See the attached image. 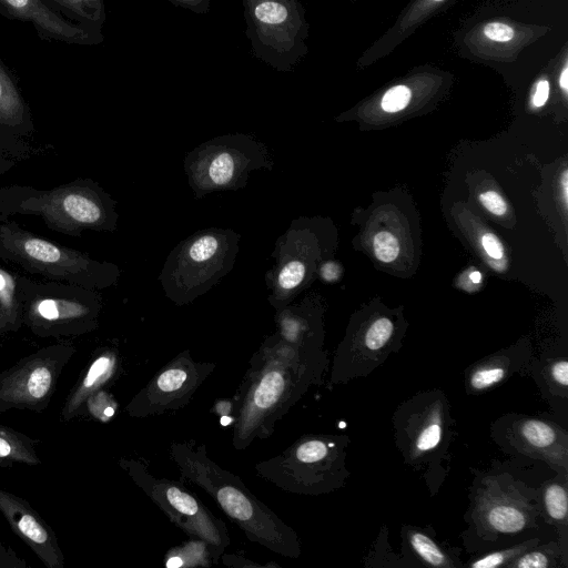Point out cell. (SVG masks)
<instances>
[{
    "label": "cell",
    "mask_w": 568,
    "mask_h": 568,
    "mask_svg": "<svg viewBox=\"0 0 568 568\" xmlns=\"http://www.w3.org/2000/svg\"><path fill=\"white\" fill-rule=\"evenodd\" d=\"M326 359L321 349L303 348L276 332L252 355L232 399V445L242 450L266 439L312 385L321 382Z\"/></svg>",
    "instance_id": "6da1fadb"
},
{
    "label": "cell",
    "mask_w": 568,
    "mask_h": 568,
    "mask_svg": "<svg viewBox=\"0 0 568 568\" xmlns=\"http://www.w3.org/2000/svg\"><path fill=\"white\" fill-rule=\"evenodd\" d=\"M170 458L180 477L202 488L248 540L286 558L297 559V532L254 496L242 479L210 458L206 446L194 440L173 442Z\"/></svg>",
    "instance_id": "7a4b0ae2"
},
{
    "label": "cell",
    "mask_w": 568,
    "mask_h": 568,
    "mask_svg": "<svg viewBox=\"0 0 568 568\" xmlns=\"http://www.w3.org/2000/svg\"><path fill=\"white\" fill-rule=\"evenodd\" d=\"M240 239L232 229L212 226L181 241L159 275L165 297L184 306L209 292L233 270Z\"/></svg>",
    "instance_id": "3957f363"
},
{
    "label": "cell",
    "mask_w": 568,
    "mask_h": 568,
    "mask_svg": "<svg viewBox=\"0 0 568 568\" xmlns=\"http://www.w3.org/2000/svg\"><path fill=\"white\" fill-rule=\"evenodd\" d=\"M267 146L250 134H225L207 140L186 153L183 169L187 183L200 200L220 191L244 189L251 172L272 170Z\"/></svg>",
    "instance_id": "277c9868"
},
{
    "label": "cell",
    "mask_w": 568,
    "mask_h": 568,
    "mask_svg": "<svg viewBox=\"0 0 568 568\" xmlns=\"http://www.w3.org/2000/svg\"><path fill=\"white\" fill-rule=\"evenodd\" d=\"M344 444L342 437L305 434L254 468L260 477L284 491L324 494L341 485Z\"/></svg>",
    "instance_id": "5b68a950"
},
{
    "label": "cell",
    "mask_w": 568,
    "mask_h": 568,
    "mask_svg": "<svg viewBox=\"0 0 568 568\" xmlns=\"http://www.w3.org/2000/svg\"><path fill=\"white\" fill-rule=\"evenodd\" d=\"M120 464L172 524L206 544L213 564L221 559L230 545L226 525L196 495L180 481L154 477L140 460L122 459Z\"/></svg>",
    "instance_id": "8992f818"
},
{
    "label": "cell",
    "mask_w": 568,
    "mask_h": 568,
    "mask_svg": "<svg viewBox=\"0 0 568 568\" xmlns=\"http://www.w3.org/2000/svg\"><path fill=\"white\" fill-rule=\"evenodd\" d=\"M74 352L70 344L51 345L1 372L0 413L10 409L44 410Z\"/></svg>",
    "instance_id": "52a82bcc"
},
{
    "label": "cell",
    "mask_w": 568,
    "mask_h": 568,
    "mask_svg": "<svg viewBox=\"0 0 568 568\" xmlns=\"http://www.w3.org/2000/svg\"><path fill=\"white\" fill-rule=\"evenodd\" d=\"M212 362H197L189 349L180 352L128 403L131 417L158 416L185 407L206 378L215 371Z\"/></svg>",
    "instance_id": "ba28073f"
},
{
    "label": "cell",
    "mask_w": 568,
    "mask_h": 568,
    "mask_svg": "<svg viewBox=\"0 0 568 568\" xmlns=\"http://www.w3.org/2000/svg\"><path fill=\"white\" fill-rule=\"evenodd\" d=\"M314 235L312 222L298 217L292 220L277 237L271 254L275 262L265 275L268 303L275 311L292 303L311 282L315 261Z\"/></svg>",
    "instance_id": "9c48e42d"
},
{
    "label": "cell",
    "mask_w": 568,
    "mask_h": 568,
    "mask_svg": "<svg viewBox=\"0 0 568 568\" xmlns=\"http://www.w3.org/2000/svg\"><path fill=\"white\" fill-rule=\"evenodd\" d=\"M62 230H113L118 214L113 201L100 189L89 185L64 186L21 204Z\"/></svg>",
    "instance_id": "30bf717a"
},
{
    "label": "cell",
    "mask_w": 568,
    "mask_h": 568,
    "mask_svg": "<svg viewBox=\"0 0 568 568\" xmlns=\"http://www.w3.org/2000/svg\"><path fill=\"white\" fill-rule=\"evenodd\" d=\"M0 16L32 24L39 39L74 45H93L103 40L100 29L72 23L51 10L43 0H0Z\"/></svg>",
    "instance_id": "8fae6325"
},
{
    "label": "cell",
    "mask_w": 568,
    "mask_h": 568,
    "mask_svg": "<svg viewBox=\"0 0 568 568\" xmlns=\"http://www.w3.org/2000/svg\"><path fill=\"white\" fill-rule=\"evenodd\" d=\"M0 511L14 534L47 568L64 567V556L54 531L27 500L0 487Z\"/></svg>",
    "instance_id": "7c38bea8"
},
{
    "label": "cell",
    "mask_w": 568,
    "mask_h": 568,
    "mask_svg": "<svg viewBox=\"0 0 568 568\" xmlns=\"http://www.w3.org/2000/svg\"><path fill=\"white\" fill-rule=\"evenodd\" d=\"M0 235L10 252L44 271L65 274L88 271L89 267L98 265L82 254L67 251L28 233L2 227Z\"/></svg>",
    "instance_id": "4fadbf2b"
},
{
    "label": "cell",
    "mask_w": 568,
    "mask_h": 568,
    "mask_svg": "<svg viewBox=\"0 0 568 568\" xmlns=\"http://www.w3.org/2000/svg\"><path fill=\"white\" fill-rule=\"evenodd\" d=\"M120 357L115 349H102L92 359L84 375L71 389L62 406L61 419L68 422L78 416L84 408L88 398L101 390L103 386L113 379L118 373Z\"/></svg>",
    "instance_id": "5bb4252c"
},
{
    "label": "cell",
    "mask_w": 568,
    "mask_h": 568,
    "mask_svg": "<svg viewBox=\"0 0 568 568\" xmlns=\"http://www.w3.org/2000/svg\"><path fill=\"white\" fill-rule=\"evenodd\" d=\"M275 312L276 333L284 341L303 348L321 349L320 323L310 298L300 304L290 303Z\"/></svg>",
    "instance_id": "9a60e30c"
},
{
    "label": "cell",
    "mask_w": 568,
    "mask_h": 568,
    "mask_svg": "<svg viewBox=\"0 0 568 568\" xmlns=\"http://www.w3.org/2000/svg\"><path fill=\"white\" fill-rule=\"evenodd\" d=\"M29 122V108L14 72L0 57V125L17 128Z\"/></svg>",
    "instance_id": "2e32d148"
},
{
    "label": "cell",
    "mask_w": 568,
    "mask_h": 568,
    "mask_svg": "<svg viewBox=\"0 0 568 568\" xmlns=\"http://www.w3.org/2000/svg\"><path fill=\"white\" fill-rule=\"evenodd\" d=\"M41 463L36 440L11 427L0 425V467L16 464L36 466Z\"/></svg>",
    "instance_id": "e0dca14e"
},
{
    "label": "cell",
    "mask_w": 568,
    "mask_h": 568,
    "mask_svg": "<svg viewBox=\"0 0 568 568\" xmlns=\"http://www.w3.org/2000/svg\"><path fill=\"white\" fill-rule=\"evenodd\" d=\"M65 20L88 28L101 29L105 20L103 0H43Z\"/></svg>",
    "instance_id": "ac0fdd59"
},
{
    "label": "cell",
    "mask_w": 568,
    "mask_h": 568,
    "mask_svg": "<svg viewBox=\"0 0 568 568\" xmlns=\"http://www.w3.org/2000/svg\"><path fill=\"white\" fill-rule=\"evenodd\" d=\"M484 519L491 530L504 534L518 532L528 521L523 507L507 500L490 503L484 510Z\"/></svg>",
    "instance_id": "d6986e66"
},
{
    "label": "cell",
    "mask_w": 568,
    "mask_h": 568,
    "mask_svg": "<svg viewBox=\"0 0 568 568\" xmlns=\"http://www.w3.org/2000/svg\"><path fill=\"white\" fill-rule=\"evenodd\" d=\"M213 562L206 544L200 539L192 538L183 547L173 548L166 556L168 567L186 566H210Z\"/></svg>",
    "instance_id": "ffe728a7"
},
{
    "label": "cell",
    "mask_w": 568,
    "mask_h": 568,
    "mask_svg": "<svg viewBox=\"0 0 568 568\" xmlns=\"http://www.w3.org/2000/svg\"><path fill=\"white\" fill-rule=\"evenodd\" d=\"M37 314L45 321L58 322L89 316L91 310L78 302L47 298L38 303Z\"/></svg>",
    "instance_id": "44dd1931"
},
{
    "label": "cell",
    "mask_w": 568,
    "mask_h": 568,
    "mask_svg": "<svg viewBox=\"0 0 568 568\" xmlns=\"http://www.w3.org/2000/svg\"><path fill=\"white\" fill-rule=\"evenodd\" d=\"M409 544L425 564L434 567L450 566L445 552L427 535L419 531L412 532Z\"/></svg>",
    "instance_id": "7402d4cb"
},
{
    "label": "cell",
    "mask_w": 568,
    "mask_h": 568,
    "mask_svg": "<svg viewBox=\"0 0 568 568\" xmlns=\"http://www.w3.org/2000/svg\"><path fill=\"white\" fill-rule=\"evenodd\" d=\"M519 434L528 445L541 449L556 442L557 434L547 423L537 419H527L519 426Z\"/></svg>",
    "instance_id": "603a6c76"
},
{
    "label": "cell",
    "mask_w": 568,
    "mask_h": 568,
    "mask_svg": "<svg viewBox=\"0 0 568 568\" xmlns=\"http://www.w3.org/2000/svg\"><path fill=\"white\" fill-rule=\"evenodd\" d=\"M505 366L495 361L474 369L469 376V386L473 390H484L501 382L506 375Z\"/></svg>",
    "instance_id": "cb8c5ba5"
},
{
    "label": "cell",
    "mask_w": 568,
    "mask_h": 568,
    "mask_svg": "<svg viewBox=\"0 0 568 568\" xmlns=\"http://www.w3.org/2000/svg\"><path fill=\"white\" fill-rule=\"evenodd\" d=\"M442 440V424L436 417L424 420L414 437V447L418 453L434 450Z\"/></svg>",
    "instance_id": "d4e9b609"
},
{
    "label": "cell",
    "mask_w": 568,
    "mask_h": 568,
    "mask_svg": "<svg viewBox=\"0 0 568 568\" xmlns=\"http://www.w3.org/2000/svg\"><path fill=\"white\" fill-rule=\"evenodd\" d=\"M393 328V323L387 317L374 321L365 334L364 345L366 349L369 352L382 349L388 343Z\"/></svg>",
    "instance_id": "484cf974"
},
{
    "label": "cell",
    "mask_w": 568,
    "mask_h": 568,
    "mask_svg": "<svg viewBox=\"0 0 568 568\" xmlns=\"http://www.w3.org/2000/svg\"><path fill=\"white\" fill-rule=\"evenodd\" d=\"M254 17L264 26H277L287 20V8L277 0H263L254 8Z\"/></svg>",
    "instance_id": "4316f807"
},
{
    "label": "cell",
    "mask_w": 568,
    "mask_h": 568,
    "mask_svg": "<svg viewBox=\"0 0 568 568\" xmlns=\"http://www.w3.org/2000/svg\"><path fill=\"white\" fill-rule=\"evenodd\" d=\"M545 507L554 520H564L567 517V493L558 484L549 485L544 495Z\"/></svg>",
    "instance_id": "83f0119b"
},
{
    "label": "cell",
    "mask_w": 568,
    "mask_h": 568,
    "mask_svg": "<svg viewBox=\"0 0 568 568\" xmlns=\"http://www.w3.org/2000/svg\"><path fill=\"white\" fill-rule=\"evenodd\" d=\"M373 247L375 256L384 263L395 261L399 253L398 240L387 231H382L375 235Z\"/></svg>",
    "instance_id": "f1b7e54d"
},
{
    "label": "cell",
    "mask_w": 568,
    "mask_h": 568,
    "mask_svg": "<svg viewBox=\"0 0 568 568\" xmlns=\"http://www.w3.org/2000/svg\"><path fill=\"white\" fill-rule=\"evenodd\" d=\"M84 406L91 416L101 422L109 420L115 412L112 398L102 389L90 396Z\"/></svg>",
    "instance_id": "f546056e"
},
{
    "label": "cell",
    "mask_w": 568,
    "mask_h": 568,
    "mask_svg": "<svg viewBox=\"0 0 568 568\" xmlns=\"http://www.w3.org/2000/svg\"><path fill=\"white\" fill-rule=\"evenodd\" d=\"M410 100V90L405 85H396L382 98V109L385 112H398L407 106Z\"/></svg>",
    "instance_id": "4dcf8cb0"
},
{
    "label": "cell",
    "mask_w": 568,
    "mask_h": 568,
    "mask_svg": "<svg viewBox=\"0 0 568 568\" xmlns=\"http://www.w3.org/2000/svg\"><path fill=\"white\" fill-rule=\"evenodd\" d=\"M526 546H518L503 551L488 554L470 564L474 568H487L504 565L508 559L518 556Z\"/></svg>",
    "instance_id": "1f68e13d"
},
{
    "label": "cell",
    "mask_w": 568,
    "mask_h": 568,
    "mask_svg": "<svg viewBox=\"0 0 568 568\" xmlns=\"http://www.w3.org/2000/svg\"><path fill=\"white\" fill-rule=\"evenodd\" d=\"M481 204L495 215H504L507 212V205L504 199L495 191H485L479 194Z\"/></svg>",
    "instance_id": "d6a6232c"
},
{
    "label": "cell",
    "mask_w": 568,
    "mask_h": 568,
    "mask_svg": "<svg viewBox=\"0 0 568 568\" xmlns=\"http://www.w3.org/2000/svg\"><path fill=\"white\" fill-rule=\"evenodd\" d=\"M485 36L494 41L507 42L514 38V30L501 22H490L484 27Z\"/></svg>",
    "instance_id": "836d02e7"
},
{
    "label": "cell",
    "mask_w": 568,
    "mask_h": 568,
    "mask_svg": "<svg viewBox=\"0 0 568 568\" xmlns=\"http://www.w3.org/2000/svg\"><path fill=\"white\" fill-rule=\"evenodd\" d=\"M511 566L518 568H546L549 566V559L544 552L531 551L520 556Z\"/></svg>",
    "instance_id": "e575fe53"
},
{
    "label": "cell",
    "mask_w": 568,
    "mask_h": 568,
    "mask_svg": "<svg viewBox=\"0 0 568 568\" xmlns=\"http://www.w3.org/2000/svg\"><path fill=\"white\" fill-rule=\"evenodd\" d=\"M481 245L485 252L495 260H500L504 255V247L498 237L491 233H486L481 237Z\"/></svg>",
    "instance_id": "d590c367"
},
{
    "label": "cell",
    "mask_w": 568,
    "mask_h": 568,
    "mask_svg": "<svg viewBox=\"0 0 568 568\" xmlns=\"http://www.w3.org/2000/svg\"><path fill=\"white\" fill-rule=\"evenodd\" d=\"M222 558V562L224 565H227V566H233V567H278L276 564H258V562H254L252 560H248L246 558H243V557H240L237 555H230V554H223L221 556Z\"/></svg>",
    "instance_id": "8d00e7d4"
},
{
    "label": "cell",
    "mask_w": 568,
    "mask_h": 568,
    "mask_svg": "<svg viewBox=\"0 0 568 568\" xmlns=\"http://www.w3.org/2000/svg\"><path fill=\"white\" fill-rule=\"evenodd\" d=\"M551 379L564 388L568 385V362L561 359L556 362L550 368Z\"/></svg>",
    "instance_id": "74e56055"
},
{
    "label": "cell",
    "mask_w": 568,
    "mask_h": 568,
    "mask_svg": "<svg viewBox=\"0 0 568 568\" xmlns=\"http://www.w3.org/2000/svg\"><path fill=\"white\" fill-rule=\"evenodd\" d=\"M320 275L326 282L336 281L341 275V267L336 262H325L320 266Z\"/></svg>",
    "instance_id": "f35d334b"
},
{
    "label": "cell",
    "mask_w": 568,
    "mask_h": 568,
    "mask_svg": "<svg viewBox=\"0 0 568 568\" xmlns=\"http://www.w3.org/2000/svg\"><path fill=\"white\" fill-rule=\"evenodd\" d=\"M549 95V83L547 80H541L536 87L535 94L532 97V104L537 108L542 106Z\"/></svg>",
    "instance_id": "ab89813d"
},
{
    "label": "cell",
    "mask_w": 568,
    "mask_h": 568,
    "mask_svg": "<svg viewBox=\"0 0 568 568\" xmlns=\"http://www.w3.org/2000/svg\"><path fill=\"white\" fill-rule=\"evenodd\" d=\"M10 283V277L0 272V293L9 294V288H11Z\"/></svg>",
    "instance_id": "60d3db41"
},
{
    "label": "cell",
    "mask_w": 568,
    "mask_h": 568,
    "mask_svg": "<svg viewBox=\"0 0 568 568\" xmlns=\"http://www.w3.org/2000/svg\"><path fill=\"white\" fill-rule=\"evenodd\" d=\"M559 84L564 91H567V89H568V69H567V67L564 68L562 72L560 74Z\"/></svg>",
    "instance_id": "b9f144b4"
},
{
    "label": "cell",
    "mask_w": 568,
    "mask_h": 568,
    "mask_svg": "<svg viewBox=\"0 0 568 568\" xmlns=\"http://www.w3.org/2000/svg\"><path fill=\"white\" fill-rule=\"evenodd\" d=\"M567 184H568V181H567V172L565 171L564 172V175H562V189H564V199H565V202H567V192H568V187H567Z\"/></svg>",
    "instance_id": "7bdbcfd3"
},
{
    "label": "cell",
    "mask_w": 568,
    "mask_h": 568,
    "mask_svg": "<svg viewBox=\"0 0 568 568\" xmlns=\"http://www.w3.org/2000/svg\"><path fill=\"white\" fill-rule=\"evenodd\" d=\"M469 277L474 283H480L481 281V274L478 271L471 272Z\"/></svg>",
    "instance_id": "ee69618b"
},
{
    "label": "cell",
    "mask_w": 568,
    "mask_h": 568,
    "mask_svg": "<svg viewBox=\"0 0 568 568\" xmlns=\"http://www.w3.org/2000/svg\"><path fill=\"white\" fill-rule=\"evenodd\" d=\"M434 1H443V0H434Z\"/></svg>",
    "instance_id": "f6af8a7d"
}]
</instances>
